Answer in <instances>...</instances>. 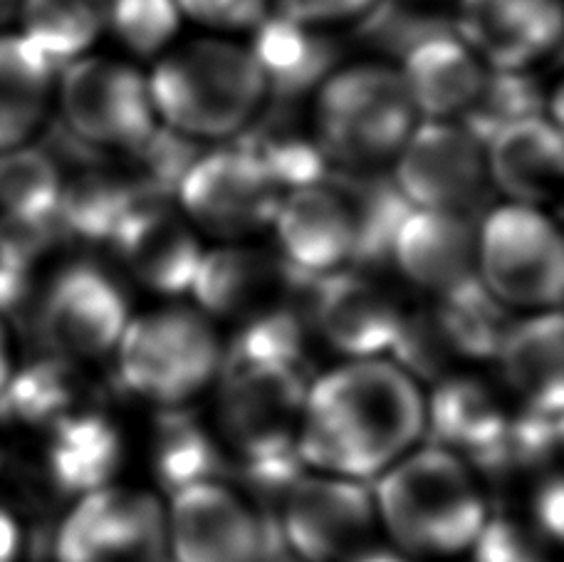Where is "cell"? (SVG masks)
Instances as JSON below:
<instances>
[{"mask_svg":"<svg viewBox=\"0 0 564 562\" xmlns=\"http://www.w3.org/2000/svg\"><path fill=\"white\" fill-rule=\"evenodd\" d=\"M423 424V401L406 372L384 363H357L312 387L297 448L305 464L367 478L389 466Z\"/></svg>","mask_w":564,"mask_h":562,"instance_id":"6da1fadb","label":"cell"},{"mask_svg":"<svg viewBox=\"0 0 564 562\" xmlns=\"http://www.w3.org/2000/svg\"><path fill=\"white\" fill-rule=\"evenodd\" d=\"M147 79L156 119L196 142L236 137L268 99L250 50L228 40L169 50Z\"/></svg>","mask_w":564,"mask_h":562,"instance_id":"7a4b0ae2","label":"cell"},{"mask_svg":"<svg viewBox=\"0 0 564 562\" xmlns=\"http://www.w3.org/2000/svg\"><path fill=\"white\" fill-rule=\"evenodd\" d=\"M310 115L335 166L351 169L394 159L419 119L401 73L387 63L337 67L319 85Z\"/></svg>","mask_w":564,"mask_h":562,"instance_id":"3957f363","label":"cell"},{"mask_svg":"<svg viewBox=\"0 0 564 562\" xmlns=\"http://www.w3.org/2000/svg\"><path fill=\"white\" fill-rule=\"evenodd\" d=\"M377 506L391 536L419 553H456L486 526V508L466 466L438 446L391 468L377 488Z\"/></svg>","mask_w":564,"mask_h":562,"instance_id":"277c9868","label":"cell"},{"mask_svg":"<svg viewBox=\"0 0 564 562\" xmlns=\"http://www.w3.org/2000/svg\"><path fill=\"white\" fill-rule=\"evenodd\" d=\"M220 367V345L206 320L166 310L124 327L119 337V381L156 404H181Z\"/></svg>","mask_w":564,"mask_h":562,"instance_id":"5b68a950","label":"cell"},{"mask_svg":"<svg viewBox=\"0 0 564 562\" xmlns=\"http://www.w3.org/2000/svg\"><path fill=\"white\" fill-rule=\"evenodd\" d=\"M57 102L59 125L102 152L134 147L159 125L149 79L122 60L83 55L67 63Z\"/></svg>","mask_w":564,"mask_h":562,"instance_id":"8992f818","label":"cell"},{"mask_svg":"<svg viewBox=\"0 0 564 562\" xmlns=\"http://www.w3.org/2000/svg\"><path fill=\"white\" fill-rule=\"evenodd\" d=\"M478 260L486 285L500 303L557 305L564 285L562 238L535 206L508 204L482 218Z\"/></svg>","mask_w":564,"mask_h":562,"instance_id":"52a82bcc","label":"cell"},{"mask_svg":"<svg viewBox=\"0 0 564 562\" xmlns=\"http://www.w3.org/2000/svg\"><path fill=\"white\" fill-rule=\"evenodd\" d=\"M282 194L265 169L236 144L200 152L176 188L184 214L218 238H240L273 224Z\"/></svg>","mask_w":564,"mask_h":562,"instance_id":"ba28073f","label":"cell"},{"mask_svg":"<svg viewBox=\"0 0 564 562\" xmlns=\"http://www.w3.org/2000/svg\"><path fill=\"white\" fill-rule=\"evenodd\" d=\"M394 179L414 208L470 214L488 194L486 147L458 122L426 119L399 149Z\"/></svg>","mask_w":564,"mask_h":562,"instance_id":"9c48e42d","label":"cell"},{"mask_svg":"<svg viewBox=\"0 0 564 562\" xmlns=\"http://www.w3.org/2000/svg\"><path fill=\"white\" fill-rule=\"evenodd\" d=\"M169 536L176 562H273L285 545L278 520L253 516L216 480L174 494Z\"/></svg>","mask_w":564,"mask_h":562,"instance_id":"30bf717a","label":"cell"},{"mask_svg":"<svg viewBox=\"0 0 564 562\" xmlns=\"http://www.w3.org/2000/svg\"><path fill=\"white\" fill-rule=\"evenodd\" d=\"M305 369L226 365L220 419L243 461L295 454L305 414Z\"/></svg>","mask_w":564,"mask_h":562,"instance_id":"8fae6325","label":"cell"},{"mask_svg":"<svg viewBox=\"0 0 564 562\" xmlns=\"http://www.w3.org/2000/svg\"><path fill=\"white\" fill-rule=\"evenodd\" d=\"M57 562H166L164 520L154 498L97 488L59 528Z\"/></svg>","mask_w":564,"mask_h":562,"instance_id":"7c38bea8","label":"cell"},{"mask_svg":"<svg viewBox=\"0 0 564 562\" xmlns=\"http://www.w3.org/2000/svg\"><path fill=\"white\" fill-rule=\"evenodd\" d=\"M37 327L50 353L65 363L105 355L127 327L122 290L102 268L69 266L50 285Z\"/></svg>","mask_w":564,"mask_h":562,"instance_id":"4fadbf2b","label":"cell"},{"mask_svg":"<svg viewBox=\"0 0 564 562\" xmlns=\"http://www.w3.org/2000/svg\"><path fill=\"white\" fill-rule=\"evenodd\" d=\"M453 28L482 65L530 69L562 40V0H456Z\"/></svg>","mask_w":564,"mask_h":562,"instance_id":"5bb4252c","label":"cell"},{"mask_svg":"<svg viewBox=\"0 0 564 562\" xmlns=\"http://www.w3.org/2000/svg\"><path fill=\"white\" fill-rule=\"evenodd\" d=\"M369 494L351 480L300 478L285 494L280 533L310 562L347 558L371 528Z\"/></svg>","mask_w":564,"mask_h":562,"instance_id":"9a60e30c","label":"cell"},{"mask_svg":"<svg viewBox=\"0 0 564 562\" xmlns=\"http://www.w3.org/2000/svg\"><path fill=\"white\" fill-rule=\"evenodd\" d=\"M273 224L285 263L302 275H327L347 260L351 263L357 244L355 214L332 179L285 191Z\"/></svg>","mask_w":564,"mask_h":562,"instance_id":"2e32d148","label":"cell"},{"mask_svg":"<svg viewBox=\"0 0 564 562\" xmlns=\"http://www.w3.org/2000/svg\"><path fill=\"white\" fill-rule=\"evenodd\" d=\"M109 244L139 283L159 293H184L200 263L194 230L169 201H141L117 226Z\"/></svg>","mask_w":564,"mask_h":562,"instance_id":"e0dca14e","label":"cell"},{"mask_svg":"<svg viewBox=\"0 0 564 562\" xmlns=\"http://www.w3.org/2000/svg\"><path fill=\"white\" fill-rule=\"evenodd\" d=\"M248 50L265 79L268 97L295 102L317 93L345 57V43L325 25L302 23L280 10H270L253 28Z\"/></svg>","mask_w":564,"mask_h":562,"instance_id":"ac0fdd59","label":"cell"},{"mask_svg":"<svg viewBox=\"0 0 564 562\" xmlns=\"http://www.w3.org/2000/svg\"><path fill=\"white\" fill-rule=\"evenodd\" d=\"M310 313L332 347L367 357L391 349L404 315L384 290L351 273L312 278Z\"/></svg>","mask_w":564,"mask_h":562,"instance_id":"d6986e66","label":"cell"},{"mask_svg":"<svg viewBox=\"0 0 564 562\" xmlns=\"http://www.w3.org/2000/svg\"><path fill=\"white\" fill-rule=\"evenodd\" d=\"M228 142L253 156L282 191L319 184L335 172L312 115L295 99L268 97L258 115Z\"/></svg>","mask_w":564,"mask_h":562,"instance_id":"ffe728a7","label":"cell"},{"mask_svg":"<svg viewBox=\"0 0 564 562\" xmlns=\"http://www.w3.org/2000/svg\"><path fill=\"white\" fill-rule=\"evenodd\" d=\"M391 258L409 280L431 290H448L473 273L478 230L470 214L411 208L394 236Z\"/></svg>","mask_w":564,"mask_h":562,"instance_id":"44dd1931","label":"cell"},{"mask_svg":"<svg viewBox=\"0 0 564 562\" xmlns=\"http://www.w3.org/2000/svg\"><path fill=\"white\" fill-rule=\"evenodd\" d=\"M482 147L490 184L512 198V204L538 206L560 194L562 132L547 117H528L502 127Z\"/></svg>","mask_w":564,"mask_h":562,"instance_id":"7402d4cb","label":"cell"},{"mask_svg":"<svg viewBox=\"0 0 564 562\" xmlns=\"http://www.w3.org/2000/svg\"><path fill=\"white\" fill-rule=\"evenodd\" d=\"M399 73L419 117L456 122L476 99L486 65L456 33H443L411 47Z\"/></svg>","mask_w":564,"mask_h":562,"instance_id":"603a6c76","label":"cell"},{"mask_svg":"<svg viewBox=\"0 0 564 562\" xmlns=\"http://www.w3.org/2000/svg\"><path fill=\"white\" fill-rule=\"evenodd\" d=\"M310 283L312 278L288 266L285 258L248 248H220L200 256L191 288L210 313L240 315L263 305L278 290H307Z\"/></svg>","mask_w":564,"mask_h":562,"instance_id":"cb8c5ba5","label":"cell"},{"mask_svg":"<svg viewBox=\"0 0 564 562\" xmlns=\"http://www.w3.org/2000/svg\"><path fill=\"white\" fill-rule=\"evenodd\" d=\"M429 429L438 448L463 451L473 464L488 471L510 468L508 419L478 381H443L431 399Z\"/></svg>","mask_w":564,"mask_h":562,"instance_id":"d4e9b609","label":"cell"},{"mask_svg":"<svg viewBox=\"0 0 564 562\" xmlns=\"http://www.w3.org/2000/svg\"><path fill=\"white\" fill-rule=\"evenodd\" d=\"M137 204L141 198L115 154H99L95 162L65 176L57 208L59 236L85 244H109L129 208Z\"/></svg>","mask_w":564,"mask_h":562,"instance_id":"484cf974","label":"cell"},{"mask_svg":"<svg viewBox=\"0 0 564 562\" xmlns=\"http://www.w3.org/2000/svg\"><path fill=\"white\" fill-rule=\"evenodd\" d=\"M55 67L20 33H0V154L45 125Z\"/></svg>","mask_w":564,"mask_h":562,"instance_id":"4316f807","label":"cell"},{"mask_svg":"<svg viewBox=\"0 0 564 562\" xmlns=\"http://www.w3.org/2000/svg\"><path fill=\"white\" fill-rule=\"evenodd\" d=\"M122 461V439L105 417L73 414L53 424L47 471L63 494H93L105 488Z\"/></svg>","mask_w":564,"mask_h":562,"instance_id":"83f0119b","label":"cell"},{"mask_svg":"<svg viewBox=\"0 0 564 562\" xmlns=\"http://www.w3.org/2000/svg\"><path fill=\"white\" fill-rule=\"evenodd\" d=\"M327 179L339 186L355 214L357 244L351 263L381 266L391 258V246H394L401 220L414 206L401 196L394 179L381 172V166H335V172Z\"/></svg>","mask_w":564,"mask_h":562,"instance_id":"f1b7e54d","label":"cell"},{"mask_svg":"<svg viewBox=\"0 0 564 562\" xmlns=\"http://www.w3.org/2000/svg\"><path fill=\"white\" fill-rule=\"evenodd\" d=\"M65 174L43 147H15L0 154V220L59 236L57 208Z\"/></svg>","mask_w":564,"mask_h":562,"instance_id":"f546056e","label":"cell"},{"mask_svg":"<svg viewBox=\"0 0 564 562\" xmlns=\"http://www.w3.org/2000/svg\"><path fill=\"white\" fill-rule=\"evenodd\" d=\"M508 385L528 404H564L562 389V317H532L510 327L498 349Z\"/></svg>","mask_w":564,"mask_h":562,"instance_id":"4dcf8cb0","label":"cell"},{"mask_svg":"<svg viewBox=\"0 0 564 562\" xmlns=\"http://www.w3.org/2000/svg\"><path fill=\"white\" fill-rule=\"evenodd\" d=\"M109 0H20V35L50 65L83 57L107 30Z\"/></svg>","mask_w":564,"mask_h":562,"instance_id":"1f68e13d","label":"cell"},{"mask_svg":"<svg viewBox=\"0 0 564 562\" xmlns=\"http://www.w3.org/2000/svg\"><path fill=\"white\" fill-rule=\"evenodd\" d=\"M433 317L451 353L476 359L498 355L510 329L502 303L476 275L443 290L441 305Z\"/></svg>","mask_w":564,"mask_h":562,"instance_id":"d6a6232c","label":"cell"},{"mask_svg":"<svg viewBox=\"0 0 564 562\" xmlns=\"http://www.w3.org/2000/svg\"><path fill=\"white\" fill-rule=\"evenodd\" d=\"M528 117H547L545 85L530 69H498L486 65L476 99L456 122L466 127L480 144H486L502 127Z\"/></svg>","mask_w":564,"mask_h":562,"instance_id":"836d02e7","label":"cell"},{"mask_svg":"<svg viewBox=\"0 0 564 562\" xmlns=\"http://www.w3.org/2000/svg\"><path fill=\"white\" fill-rule=\"evenodd\" d=\"M75 399V377L65 359H40L10 372L0 387V424L53 426L67 417Z\"/></svg>","mask_w":564,"mask_h":562,"instance_id":"e575fe53","label":"cell"},{"mask_svg":"<svg viewBox=\"0 0 564 562\" xmlns=\"http://www.w3.org/2000/svg\"><path fill=\"white\" fill-rule=\"evenodd\" d=\"M154 468L161 486L174 496L188 486L216 480L226 466L208 431L194 417L169 411L156 426Z\"/></svg>","mask_w":564,"mask_h":562,"instance_id":"d590c367","label":"cell"},{"mask_svg":"<svg viewBox=\"0 0 564 562\" xmlns=\"http://www.w3.org/2000/svg\"><path fill=\"white\" fill-rule=\"evenodd\" d=\"M355 43L375 53L401 60L421 40L456 33L453 20L441 10L414 8L399 0H375L355 20Z\"/></svg>","mask_w":564,"mask_h":562,"instance_id":"8d00e7d4","label":"cell"},{"mask_svg":"<svg viewBox=\"0 0 564 562\" xmlns=\"http://www.w3.org/2000/svg\"><path fill=\"white\" fill-rule=\"evenodd\" d=\"M181 18L176 0H109L107 28L124 50L149 60L174 43Z\"/></svg>","mask_w":564,"mask_h":562,"instance_id":"74e56055","label":"cell"},{"mask_svg":"<svg viewBox=\"0 0 564 562\" xmlns=\"http://www.w3.org/2000/svg\"><path fill=\"white\" fill-rule=\"evenodd\" d=\"M305 327L292 310L273 307L258 313L230 347L226 365L302 367Z\"/></svg>","mask_w":564,"mask_h":562,"instance_id":"f35d334b","label":"cell"},{"mask_svg":"<svg viewBox=\"0 0 564 562\" xmlns=\"http://www.w3.org/2000/svg\"><path fill=\"white\" fill-rule=\"evenodd\" d=\"M45 248L43 238L0 220V315L23 307L30 293V270Z\"/></svg>","mask_w":564,"mask_h":562,"instance_id":"ab89813d","label":"cell"},{"mask_svg":"<svg viewBox=\"0 0 564 562\" xmlns=\"http://www.w3.org/2000/svg\"><path fill=\"white\" fill-rule=\"evenodd\" d=\"M394 355L399 363L421 377H438L446 367L451 347L443 339L438 323L433 315H416L401 320L399 335L394 339Z\"/></svg>","mask_w":564,"mask_h":562,"instance_id":"60d3db41","label":"cell"},{"mask_svg":"<svg viewBox=\"0 0 564 562\" xmlns=\"http://www.w3.org/2000/svg\"><path fill=\"white\" fill-rule=\"evenodd\" d=\"M273 0H176L181 15L214 30H253Z\"/></svg>","mask_w":564,"mask_h":562,"instance_id":"b9f144b4","label":"cell"},{"mask_svg":"<svg viewBox=\"0 0 564 562\" xmlns=\"http://www.w3.org/2000/svg\"><path fill=\"white\" fill-rule=\"evenodd\" d=\"M476 543V562H545L535 545L508 520H492L482 526Z\"/></svg>","mask_w":564,"mask_h":562,"instance_id":"7bdbcfd3","label":"cell"},{"mask_svg":"<svg viewBox=\"0 0 564 562\" xmlns=\"http://www.w3.org/2000/svg\"><path fill=\"white\" fill-rule=\"evenodd\" d=\"M375 0H275V10L302 23L337 25L357 20Z\"/></svg>","mask_w":564,"mask_h":562,"instance_id":"ee69618b","label":"cell"},{"mask_svg":"<svg viewBox=\"0 0 564 562\" xmlns=\"http://www.w3.org/2000/svg\"><path fill=\"white\" fill-rule=\"evenodd\" d=\"M535 516L540 528L545 530V536H550L552 540H560L564 520V494L562 480L557 476L545 480V486L540 488V494L535 498Z\"/></svg>","mask_w":564,"mask_h":562,"instance_id":"f6af8a7d","label":"cell"},{"mask_svg":"<svg viewBox=\"0 0 564 562\" xmlns=\"http://www.w3.org/2000/svg\"><path fill=\"white\" fill-rule=\"evenodd\" d=\"M20 548L18 523L6 508H0V562H13Z\"/></svg>","mask_w":564,"mask_h":562,"instance_id":"bcb514c9","label":"cell"},{"mask_svg":"<svg viewBox=\"0 0 564 562\" xmlns=\"http://www.w3.org/2000/svg\"><path fill=\"white\" fill-rule=\"evenodd\" d=\"M13 372V369H10V353H8V339H6V333H3V327H0V387L6 385V379H8V375Z\"/></svg>","mask_w":564,"mask_h":562,"instance_id":"7dc6e473","label":"cell"},{"mask_svg":"<svg viewBox=\"0 0 564 562\" xmlns=\"http://www.w3.org/2000/svg\"><path fill=\"white\" fill-rule=\"evenodd\" d=\"M355 562H406V560H401V558H397V555H391V553H381V550H377V553L359 555Z\"/></svg>","mask_w":564,"mask_h":562,"instance_id":"c3c4849f","label":"cell"},{"mask_svg":"<svg viewBox=\"0 0 564 562\" xmlns=\"http://www.w3.org/2000/svg\"><path fill=\"white\" fill-rule=\"evenodd\" d=\"M399 3H406V6H414V8H426V10H438L451 0H399Z\"/></svg>","mask_w":564,"mask_h":562,"instance_id":"681fc988","label":"cell"},{"mask_svg":"<svg viewBox=\"0 0 564 562\" xmlns=\"http://www.w3.org/2000/svg\"><path fill=\"white\" fill-rule=\"evenodd\" d=\"M273 562H290V560H285V558H282V555H280V558H275Z\"/></svg>","mask_w":564,"mask_h":562,"instance_id":"f907efd6","label":"cell"},{"mask_svg":"<svg viewBox=\"0 0 564 562\" xmlns=\"http://www.w3.org/2000/svg\"><path fill=\"white\" fill-rule=\"evenodd\" d=\"M6 3V0H0V6H3Z\"/></svg>","mask_w":564,"mask_h":562,"instance_id":"816d5d0a","label":"cell"}]
</instances>
